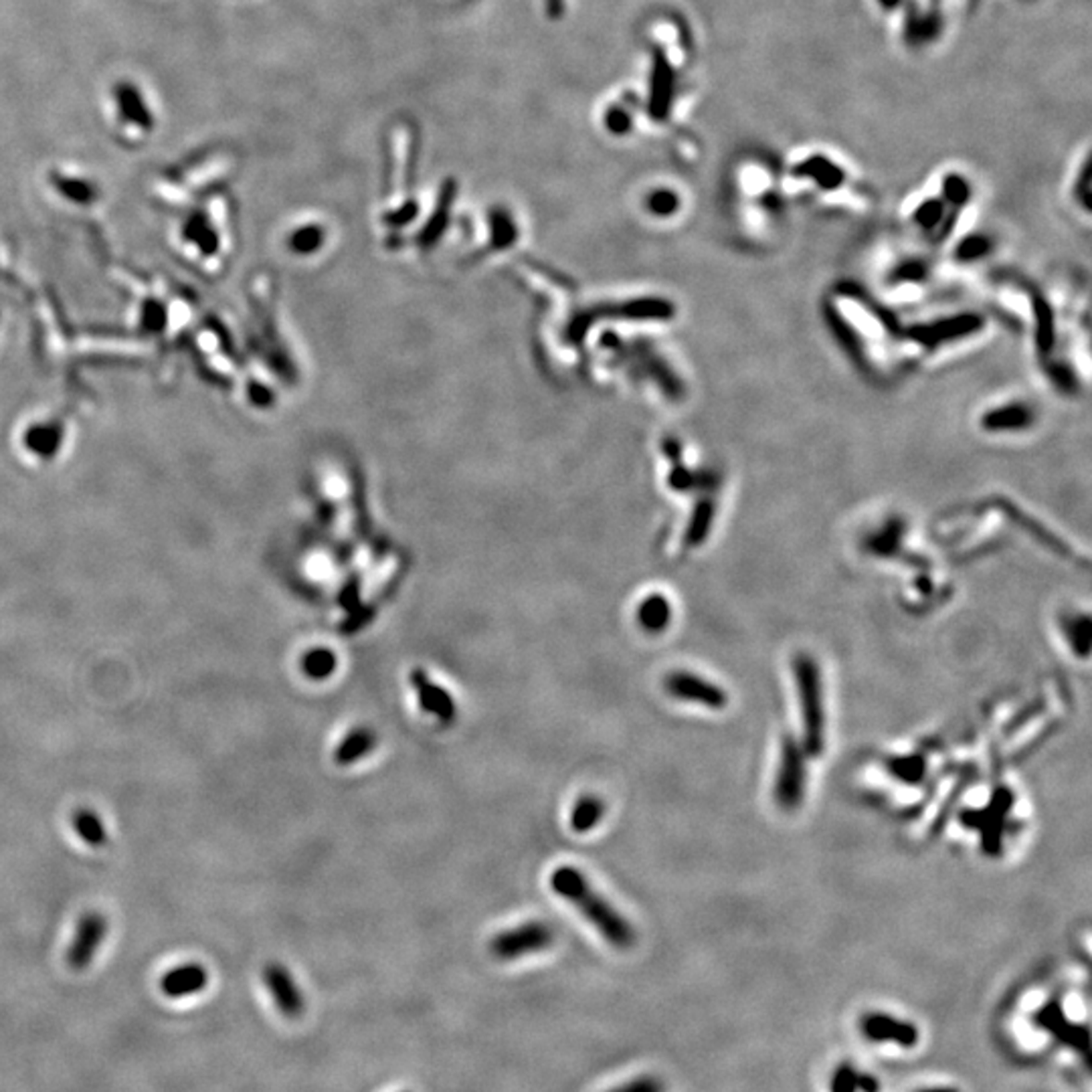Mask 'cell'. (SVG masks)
I'll use <instances>...</instances> for the list:
<instances>
[{"instance_id": "obj_1", "label": "cell", "mask_w": 1092, "mask_h": 1092, "mask_svg": "<svg viewBox=\"0 0 1092 1092\" xmlns=\"http://www.w3.org/2000/svg\"><path fill=\"white\" fill-rule=\"evenodd\" d=\"M551 888L561 899L571 902L585 919L591 923L609 945L629 949L636 943V933L626 916H621L611 902L589 884L585 874L575 866H561L552 872Z\"/></svg>"}, {"instance_id": "obj_2", "label": "cell", "mask_w": 1092, "mask_h": 1092, "mask_svg": "<svg viewBox=\"0 0 1092 1092\" xmlns=\"http://www.w3.org/2000/svg\"><path fill=\"white\" fill-rule=\"evenodd\" d=\"M793 676L800 694L803 720V751L810 757H819L825 747V708L824 686L819 665L812 655L800 653L793 660Z\"/></svg>"}, {"instance_id": "obj_3", "label": "cell", "mask_w": 1092, "mask_h": 1092, "mask_svg": "<svg viewBox=\"0 0 1092 1092\" xmlns=\"http://www.w3.org/2000/svg\"><path fill=\"white\" fill-rule=\"evenodd\" d=\"M554 943V931L551 924L540 921L522 923L515 928L498 933L490 941V953L498 961H516L532 953L544 951Z\"/></svg>"}, {"instance_id": "obj_4", "label": "cell", "mask_w": 1092, "mask_h": 1092, "mask_svg": "<svg viewBox=\"0 0 1092 1092\" xmlns=\"http://www.w3.org/2000/svg\"><path fill=\"white\" fill-rule=\"evenodd\" d=\"M805 795V751L791 737L783 738L777 781H775V800L779 807L793 812L803 801Z\"/></svg>"}, {"instance_id": "obj_5", "label": "cell", "mask_w": 1092, "mask_h": 1092, "mask_svg": "<svg viewBox=\"0 0 1092 1092\" xmlns=\"http://www.w3.org/2000/svg\"><path fill=\"white\" fill-rule=\"evenodd\" d=\"M664 688L676 701L701 704L713 710H723L728 704V694L723 688L708 682L706 678L692 672L678 670L664 678Z\"/></svg>"}, {"instance_id": "obj_6", "label": "cell", "mask_w": 1092, "mask_h": 1092, "mask_svg": "<svg viewBox=\"0 0 1092 1092\" xmlns=\"http://www.w3.org/2000/svg\"><path fill=\"white\" fill-rule=\"evenodd\" d=\"M860 1030L870 1042L912 1048L919 1044V1028L914 1024L884 1011H870L862 1015Z\"/></svg>"}, {"instance_id": "obj_7", "label": "cell", "mask_w": 1092, "mask_h": 1092, "mask_svg": "<svg viewBox=\"0 0 1092 1092\" xmlns=\"http://www.w3.org/2000/svg\"><path fill=\"white\" fill-rule=\"evenodd\" d=\"M105 935L107 921L104 916L100 912H85L78 923V928H75L71 945L68 949V963L75 969L90 965L97 949L102 947Z\"/></svg>"}, {"instance_id": "obj_8", "label": "cell", "mask_w": 1092, "mask_h": 1092, "mask_svg": "<svg viewBox=\"0 0 1092 1092\" xmlns=\"http://www.w3.org/2000/svg\"><path fill=\"white\" fill-rule=\"evenodd\" d=\"M264 983L273 1003H276V1008L283 1015H288V1018H298V1015L304 1013V993L286 967L279 963L267 965L264 969Z\"/></svg>"}, {"instance_id": "obj_9", "label": "cell", "mask_w": 1092, "mask_h": 1092, "mask_svg": "<svg viewBox=\"0 0 1092 1092\" xmlns=\"http://www.w3.org/2000/svg\"><path fill=\"white\" fill-rule=\"evenodd\" d=\"M409 682L415 688V692H417L419 704L425 713H429L435 718H440L441 723H452L457 714V708H455L452 694L447 692L445 688L435 684L428 676V672L421 670V668L411 670Z\"/></svg>"}, {"instance_id": "obj_10", "label": "cell", "mask_w": 1092, "mask_h": 1092, "mask_svg": "<svg viewBox=\"0 0 1092 1092\" xmlns=\"http://www.w3.org/2000/svg\"><path fill=\"white\" fill-rule=\"evenodd\" d=\"M206 969L196 963H184L170 969L160 981V989L168 998H189L206 987Z\"/></svg>"}, {"instance_id": "obj_11", "label": "cell", "mask_w": 1092, "mask_h": 1092, "mask_svg": "<svg viewBox=\"0 0 1092 1092\" xmlns=\"http://www.w3.org/2000/svg\"><path fill=\"white\" fill-rule=\"evenodd\" d=\"M377 747V733L370 726H356L348 733L334 751V761L341 767L354 764L358 759L366 757Z\"/></svg>"}, {"instance_id": "obj_12", "label": "cell", "mask_w": 1092, "mask_h": 1092, "mask_svg": "<svg viewBox=\"0 0 1092 1092\" xmlns=\"http://www.w3.org/2000/svg\"><path fill=\"white\" fill-rule=\"evenodd\" d=\"M670 619L672 607L664 595H650L638 607V621L648 633H660L662 629L668 627Z\"/></svg>"}, {"instance_id": "obj_13", "label": "cell", "mask_w": 1092, "mask_h": 1092, "mask_svg": "<svg viewBox=\"0 0 1092 1092\" xmlns=\"http://www.w3.org/2000/svg\"><path fill=\"white\" fill-rule=\"evenodd\" d=\"M605 803L597 795H585L573 805L571 827L577 834H587L603 819Z\"/></svg>"}, {"instance_id": "obj_14", "label": "cell", "mask_w": 1092, "mask_h": 1092, "mask_svg": "<svg viewBox=\"0 0 1092 1092\" xmlns=\"http://www.w3.org/2000/svg\"><path fill=\"white\" fill-rule=\"evenodd\" d=\"M73 829L83 844L92 848H100L107 842V829L104 827L102 817L92 810H80L73 815Z\"/></svg>"}, {"instance_id": "obj_15", "label": "cell", "mask_w": 1092, "mask_h": 1092, "mask_svg": "<svg viewBox=\"0 0 1092 1092\" xmlns=\"http://www.w3.org/2000/svg\"><path fill=\"white\" fill-rule=\"evenodd\" d=\"M336 653L326 648H314L304 653L302 670L312 680H324L336 672Z\"/></svg>"}, {"instance_id": "obj_16", "label": "cell", "mask_w": 1092, "mask_h": 1092, "mask_svg": "<svg viewBox=\"0 0 1092 1092\" xmlns=\"http://www.w3.org/2000/svg\"><path fill=\"white\" fill-rule=\"evenodd\" d=\"M872 1088L874 1083L870 1076L858 1074L851 1068L838 1070V1074L832 1080V1092H870Z\"/></svg>"}, {"instance_id": "obj_17", "label": "cell", "mask_w": 1092, "mask_h": 1092, "mask_svg": "<svg viewBox=\"0 0 1092 1092\" xmlns=\"http://www.w3.org/2000/svg\"><path fill=\"white\" fill-rule=\"evenodd\" d=\"M609 1092H664V1083L655 1076H638Z\"/></svg>"}, {"instance_id": "obj_18", "label": "cell", "mask_w": 1092, "mask_h": 1092, "mask_svg": "<svg viewBox=\"0 0 1092 1092\" xmlns=\"http://www.w3.org/2000/svg\"><path fill=\"white\" fill-rule=\"evenodd\" d=\"M921 1092H959V1090H955L951 1086H941V1088H924Z\"/></svg>"}]
</instances>
